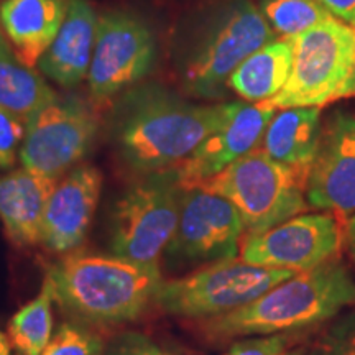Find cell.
I'll use <instances>...</instances> for the list:
<instances>
[{
    "instance_id": "cell-1",
    "label": "cell",
    "mask_w": 355,
    "mask_h": 355,
    "mask_svg": "<svg viewBox=\"0 0 355 355\" xmlns=\"http://www.w3.org/2000/svg\"><path fill=\"white\" fill-rule=\"evenodd\" d=\"M355 303V282L344 265L327 261L273 286L242 308L209 318L199 329L211 339L273 336L334 318Z\"/></svg>"
},
{
    "instance_id": "cell-2",
    "label": "cell",
    "mask_w": 355,
    "mask_h": 355,
    "mask_svg": "<svg viewBox=\"0 0 355 355\" xmlns=\"http://www.w3.org/2000/svg\"><path fill=\"white\" fill-rule=\"evenodd\" d=\"M44 282L64 311L89 322L132 321L155 300L159 266L121 257L71 254L51 265Z\"/></svg>"
},
{
    "instance_id": "cell-3",
    "label": "cell",
    "mask_w": 355,
    "mask_h": 355,
    "mask_svg": "<svg viewBox=\"0 0 355 355\" xmlns=\"http://www.w3.org/2000/svg\"><path fill=\"white\" fill-rule=\"evenodd\" d=\"M237 104L194 105L166 96L141 101L121 128L123 158L141 171L175 166L227 121Z\"/></svg>"
},
{
    "instance_id": "cell-4",
    "label": "cell",
    "mask_w": 355,
    "mask_h": 355,
    "mask_svg": "<svg viewBox=\"0 0 355 355\" xmlns=\"http://www.w3.org/2000/svg\"><path fill=\"white\" fill-rule=\"evenodd\" d=\"M308 170L279 163L259 146L194 188L232 202L247 235H257L306 211Z\"/></svg>"
},
{
    "instance_id": "cell-5",
    "label": "cell",
    "mask_w": 355,
    "mask_h": 355,
    "mask_svg": "<svg viewBox=\"0 0 355 355\" xmlns=\"http://www.w3.org/2000/svg\"><path fill=\"white\" fill-rule=\"evenodd\" d=\"M291 42L290 78L263 104L277 110L322 107L355 96V26L332 17Z\"/></svg>"
},
{
    "instance_id": "cell-6",
    "label": "cell",
    "mask_w": 355,
    "mask_h": 355,
    "mask_svg": "<svg viewBox=\"0 0 355 355\" xmlns=\"http://www.w3.org/2000/svg\"><path fill=\"white\" fill-rule=\"evenodd\" d=\"M273 30L250 0H234L217 13L186 56L183 86L199 97H219L248 56L273 42Z\"/></svg>"
},
{
    "instance_id": "cell-7",
    "label": "cell",
    "mask_w": 355,
    "mask_h": 355,
    "mask_svg": "<svg viewBox=\"0 0 355 355\" xmlns=\"http://www.w3.org/2000/svg\"><path fill=\"white\" fill-rule=\"evenodd\" d=\"M298 275L242 260H219L188 277L162 283L155 303L166 313L189 319H209L230 313Z\"/></svg>"
},
{
    "instance_id": "cell-8",
    "label": "cell",
    "mask_w": 355,
    "mask_h": 355,
    "mask_svg": "<svg viewBox=\"0 0 355 355\" xmlns=\"http://www.w3.org/2000/svg\"><path fill=\"white\" fill-rule=\"evenodd\" d=\"M183 189L170 173H159L132 186L117 202L112 222L115 257L158 266L163 250L175 239Z\"/></svg>"
},
{
    "instance_id": "cell-9",
    "label": "cell",
    "mask_w": 355,
    "mask_h": 355,
    "mask_svg": "<svg viewBox=\"0 0 355 355\" xmlns=\"http://www.w3.org/2000/svg\"><path fill=\"white\" fill-rule=\"evenodd\" d=\"M155 55V37L144 21L130 13L102 15L87 73L92 99L105 102L139 83L152 69Z\"/></svg>"
},
{
    "instance_id": "cell-10",
    "label": "cell",
    "mask_w": 355,
    "mask_h": 355,
    "mask_svg": "<svg viewBox=\"0 0 355 355\" xmlns=\"http://www.w3.org/2000/svg\"><path fill=\"white\" fill-rule=\"evenodd\" d=\"M97 132L96 115L78 101H60L44 105L26 122L20 162L40 175L63 176L81 159Z\"/></svg>"
},
{
    "instance_id": "cell-11",
    "label": "cell",
    "mask_w": 355,
    "mask_h": 355,
    "mask_svg": "<svg viewBox=\"0 0 355 355\" xmlns=\"http://www.w3.org/2000/svg\"><path fill=\"white\" fill-rule=\"evenodd\" d=\"M339 222L332 214H303L257 235H247L241 260L247 263L309 272L337 255L340 248Z\"/></svg>"
},
{
    "instance_id": "cell-12",
    "label": "cell",
    "mask_w": 355,
    "mask_h": 355,
    "mask_svg": "<svg viewBox=\"0 0 355 355\" xmlns=\"http://www.w3.org/2000/svg\"><path fill=\"white\" fill-rule=\"evenodd\" d=\"M243 234L245 225L232 202L204 189H183L170 250L188 260H230L241 250Z\"/></svg>"
},
{
    "instance_id": "cell-13",
    "label": "cell",
    "mask_w": 355,
    "mask_h": 355,
    "mask_svg": "<svg viewBox=\"0 0 355 355\" xmlns=\"http://www.w3.org/2000/svg\"><path fill=\"white\" fill-rule=\"evenodd\" d=\"M275 114L277 109L263 102H239L227 121L216 128L188 158L171 166L168 173L181 189H191L201 181L209 180L239 158L259 148Z\"/></svg>"
},
{
    "instance_id": "cell-14",
    "label": "cell",
    "mask_w": 355,
    "mask_h": 355,
    "mask_svg": "<svg viewBox=\"0 0 355 355\" xmlns=\"http://www.w3.org/2000/svg\"><path fill=\"white\" fill-rule=\"evenodd\" d=\"M306 201L314 209L349 216L355 212V115L337 112L322 127L308 170Z\"/></svg>"
},
{
    "instance_id": "cell-15",
    "label": "cell",
    "mask_w": 355,
    "mask_h": 355,
    "mask_svg": "<svg viewBox=\"0 0 355 355\" xmlns=\"http://www.w3.org/2000/svg\"><path fill=\"white\" fill-rule=\"evenodd\" d=\"M102 189V175L91 165L69 171L58 181L42 225V245L55 254L78 248L94 217Z\"/></svg>"
},
{
    "instance_id": "cell-16",
    "label": "cell",
    "mask_w": 355,
    "mask_h": 355,
    "mask_svg": "<svg viewBox=\"0 0 355 355\" xmlns=\"http://www.w3.org/2000/svg\"><path fill=\"white\" fill-rule=\"evenodd\" d=\"M97 26L99 19L91 3L86 0H69L63 25L40 60V71L60 86H78L89 73Z\"/></svg>"
},
{
    "instance_id": "cell-17",
    "label": "cell",
    "mask_w": 355,
    "mask_h": 355,
    "mask_svg": "<svg viewBox=\"0 0 355 355\" xmlns=\"http://www.w3.org/2000/svg\"><path fill=\"white\" fill-rule=\"evenodd\" d=\"M56 178L17 170L0 178V220L13 245L42 243V225Z\"/></svg>"
},
{
    "instance_id": "cell-18",
    "label": "cell",
    "mask_w": 355,
    "mask_h": 355,
    "mask_svg": "<svg viewBox=\"0 0 355 355\" xmlns=\"http://www.w3.org/2000/svg\"><path fill=\"white\" fill-rule=\"evenodd\" d=\"M69 0H2L0 25L10 50L26 68L38 66L63 25Z\"/></svg>"
},
{
    "instance_id": "cell-19",
    "label": "cell",
    "mask_w": 355,
    "mask_h": 355,
    "mask_svg": "<svg viewBox=\"0 0 355 355\" xmlns=\"http://www.w3.org/2000/svg\"><path fill=\"white\" fill-rule=\"evenodd\" d=\"M322 135L321 107H290L277 112L266 127L260 148L291 166H309Z\"/></svg>"
},
{
    "instance_id": "cell-20",
    "label": "cell",
    "mask_w": 355,
    "mask_h": 355,
    "mask_svg": "<svg viewBox=\"0 0 355 355\" xmlns=\"http://www.w3.org/2000/svg\"><path fill=\"white\" fill-rule=\"evenodd\" d=\"M293 68L291 40H273L247 58L229 79L239 96L248 102H265L285 87Z\"/></svg>"
},
{
    "instance_id": "cell-21",
    "label": "cell",
    "mask_w": 355,
    "mask_h": 355,
    "mask_svg": "<svg viewBox=\"0 0 355 355\" xmlns=\"http://www.w3.org/2000/svg\"><path fill=\"white\" fill-rule=\"evenodd\" d=\"M58 99L44 79L26 68L12 50L0 56V107L28 122L40 109Z\"/></svg>"
},
{
    "instance_id": "cell-22",
    "label": "cell",
    "mask_w": 355,
    "mask_h": 355,
    "mask_svg": "<svg viewBox=\"0 0 355 355\" xmlns=\"http://www.w3.org/2000/svg\"><path fill=\"white\" fill-rule=\"evenodd\" d=\"M53 295L46 282L37 298L13 314L8 322V339L20 355H40L51 340Z\"/></svg>"
},
{
    "instance_id": "cell-23",
    "label": "cell",
    "mask_w": 355,
    "mask_h": 355,
    "mask_svg": "<svg viewBox=\"0 0 355 355\" xmlns=\"http://www.w3.org/2000/svg\"><path fill=\"white\" fill-rule=\"evenodd\" d=\"M260 12L270 28L283 40H295L322 21L332 19L318 0H263Z\"/></svg>"
},
{
    "instance_id": "cell-24",
    "label": "cell",
    "mask_w": 355,
    "mask_h": 355,
    "mask_svg": "<svg viewBox=\"0 0 355 355\" xmlns=\"http://www.w3.org/2000/svg\"><path fill=\"white\" fill-rule=\"evenodd\" d=\"M102 340L73 324H63L40 355H99Z\"/></svg>"
},
{
    "instance_id": "cell-25",
    "label": "cell",
    "mask_w": 355,
    "mask_h": 355,
    "mask_svg": "<svg viewBox=\"0 0 355 355\" xmlns=\"http://www.w3.org/2000/svg\"><path fill=\"white\" fill-rule=\"evenodd\" d=\"M26 132V123L17 115L0 107V168H8L15 163L20 153Z\"/></svg>"
},
{
    "instance_id": "cell-26",
    "label": "cell",
    "mask_w": 355,
    "mask_h": 355,
    "mask_svg": "<svg viewBox=\"0 0 355 355\" xmlns=\"http://www.w3.org/2000/svg\"><path fill=\"white\" fill-rule=\"evenodd\" d=\"M316 355H355V313L337 321L321 337Z\"/></svg>"
},
{
    "instance_id": "cell-27",
    "label": "cell",
    "mask_w": 355,
    "mask_h": 355,
    "mask_svg": "<svg viewBox=\"0 0 355 355\" xmlns=\"http://www.w3.org/2000/svg\"><path fill=\"white\" fill-rule=\"evenodd\" d=\"M224 355H298L288 349L283 336L273 334L261 339H248L234 344Z\"/></svg>"
},
{
    "instance_id": "cell-28",
    "label": "cell",
    "mask_w": 355,
    "mask_h": 355,
    "mask_svg": "<svg viewBox=\"0 0 355 355\" xmlns=\"http://www.w3.org/2000/svg\"><path fill=\"white\" fill-rule=\"evenodd\" d=\"M112 355H175L159 349L158 345L150 343L148 339L141 336H125L119 343L117 349L114 350Z\"/></svg>"
},
{
    "instance_id": "cell-29",
    "label": "cell",
    "mask_w": 355,
    "mask_h": 355,
    "mask_svg": "<svg viewBox=\"0 0 355 355\" xmlns=\"http://www.w3.org/2000/svg\"><path fill=\"white\" fill-rule=\"evenodd\" d=\"M337 20L355 26V0H318Z\"/></svg>"
},
{
    "instance_id": "cell-30",
    "label": "cell",
    "mask_w": 355,
    "mask_h": 355,
    "mask_svg": "<svg viewBox=\"0 0 355 355\" xmlns=\"http://www.w3.org/2000/svg\"><path fill=\"white\" fill-rule=\"evenodd\" d=\"M347 241L350 250H352V254H355V216L350 217L347 222Z\"/></svg>"
},
{
    "instance_id": "cell-31",
    "label": "cell",
    "mask_w": 355,
    "mask_h": 355,
    "mask_svg": "<svg viewBox=\"0 0 355 355\" xmlns=\"http://www.w3.org/2000/svg\"><path fill=\"white\" fill-rule=\"evenodd\" d=\"M10 350H12L10 339L0 331V355H10Z\"/></svg>"
},
{
    "instance_id": "cell-32",
    "label": "cell",
    "mask_w": 355,
    "mask_h": 355,
    "mask_svg": "<svg viewBox=\"0 0 355 355\" xmlns=\"http://www.w3.org/2000/svg\"><path fill=\"white\" fill-rule=\"evenodd\" d=\"M8 50H10V44H8L6 33H3V30H2V25H0V56H2L3 53H7Z\"/></svg>"
}]
</instances>
